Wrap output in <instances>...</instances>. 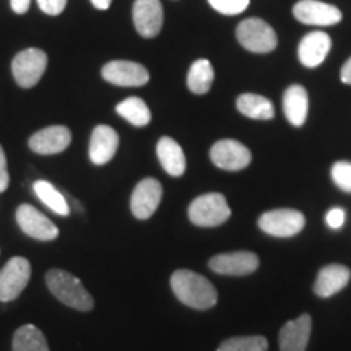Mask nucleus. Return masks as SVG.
I'll use <instances>...</instances> for the list:
<instances>
[{
	"label": "nucleus",
	"mask_w": 351,
	"mask_h": 351,
	"mask_svg": "<svg viewBox=\"0 0 351 351\" xmlns=\"http://www.w3.org/2000/svg\"><path fill=\"white\" fill-rule=\"evenodd\" d=\"M258 257L257 254L249 251L239 252H226L218 254L208 261L210 270L219 275L230 276H244L251 275L258 269Z\"/></svg>",
	"instance_id": "12"
},
{
	"label": "nucleus",
	"mask_w": 351,
	"mask_h": 351,
	"mask_svg": "<svg viewBox=\"0 0 351 351\" xmlns=\"http://www.w3.org/2000/svg\"><path fill=\"white\" fill-rule=\"evenodd\" d=\"M8 182H10V176H8V168H7V156H5V152H3L2 145H0V192L7 191Z\"/></svg>",
	"instance_id": "32"
},
{
	"label": "nucleus",
	"mask_w": 351,
	"mask_h": 351,
	"mask_svg": "<svg viewBox=\"0 0 351 351\" xmlns=\"http://www.w3.org/2000/svg\"><path fill=\"white\" fill-rule=\"evenodd\" d=\"M119 148V135L109 125H96L90 138V160L96 166L109 163Z\"/></svg>",
	"instance_id": "17"
},
{
	"label": "nucleus",
	"mask_w": 351,
	"mask_h": 351,
	"mask_svg": "<svg viewBox=\"0 0 351 351\" xmlns=\"http://www.w3.org/2000/svg\"><path fill=\"white\" fill-rule=\"evenodd\" d=\"M293 15L301 23L313 26H333L343 19L339 7L320 0H300L293 7Z\"/></svg>",
	"instance_id": "10"
},
{
	"label": "nucleus",
	"mask_w": 351,
	"mask_h": 351,
	"mask_svg": "<svg viewBox=\"0 0 351 351\" xmlns=\"http://www.w3.org/2000/svg\"><path fill=\"white\" fill-rule=\"evenodd\" d=\"M283 111L289 124L295 127L304 125L309 112V96L304 86L291 85L285 90Z\"/></svg>",
	"instance_id": "20"
},
{
	"label": "nucleus",
	"mask_w": 351,
	"mask_h": 351,
	"mask_svg": "<svg viewBox=\"0 0 351 351\" xmlns=\"http://www.w3.org/2000/svg\"><path fill=\"white\" fill-rule=\"evenodd\" d=\"M231 217V208L225 195L218 192L204 194L189 205V219L195 226L213 228L228 221Z\"/></svg>",
	"instance_id": "3"
},
{
	"label": "nucleus",
	"mask_w": 351,
	"mask_h": 351,
	"mask_svg": "<svg viewBox=\"0 0 351 351\" xmlns=\"http://www.w3.org/2000/svg\"><path fill=\"white\" fill-rule=\"evenodd\" d=\"M340 77H341V82L346 83V85H351V57L346 60L343 67H341Z\"/></svg>",
	"instance_id": "34"
},
{
	"label": "nucleus",
	"mask_w": 351,
	"mask_h": 351,
	"mask_svg": "<svg viewBox=\"0 0 351 351\" xmlns=\"http://www.w3.org/2000/svg\"><path fill=\"white\" fill-rule=\"evenodd\" d=\"M32 276V265L25 257H13L0 270V301L8 302L16 300Z\"/></svg>",
	"instance_id": "7"
},
{
	"label": "nucleus",
	"mask_w": 351,
	"mask_h": 351,
	"mask_svg": "<svg viewBox=\"0 0 351 351\" xmlns=\"http://www.w3.org/2000/svg\"><path fill=\"white\" fill-rule=\"evenodd\" d=\"M46 285L52 295L65 306L83 311V313L93 309V298L75 275L59 269L49 270L46 274Z\"/></svg>",
	"instance_id": "2"
},
{
	"label": "nucleus",
	"mask_w": 351,
	"mask_h": 351,
	"mask_svg": "<svg viewBox=\"0 0 351 351\" xmlns=\"http://www.w3.org/2000/svg\"><path fill=\"white\" fill-rule=\"evenodd\" d=\"M91 3H93V7L98 8V10H108V8L111 7L112 0H91Z\"/></svg>",
	"instance_id": "35"
},
{
	"label": "nucleus",
	"mask_w": 351,
	"mask_h": 351,
	"mask_svg": "<svg viewBox=\"0 0 351 351\" xmlns=\"http://www.w3.org/2000/svg\"><path fill=\"white\" fill-rule=\"evenodd\" d=\"M215 72L212 64L207 59H199L189 69L187 86L194 95H205L212 88Z\"/></svg>",
	"instance_id": "25"
},
{
	"label": "nucleus",
	"mask_w": 351,
	"mask_h": 351,
	"mask_svg": "<svg viewBox=\"0 0 351 351\" xmlns=\"http://www.w3.org/2000/svg\"><path fill=\"white\" fill-rule=\"evenodd\" d=\"M313 320L309 314H302L295 320H289L280 330V351H306L309 343Z\"/></svg>",
	"instance_id": "18"
},
{
	"label": "nucleus",
	"mask_w": 351,
	"mask_h": 351,
	"mask_svg": "<svg viewBox=\"0 0 351 351\" xmlns=\"http://www.w3.org/2000/svg\"><path fill=\"white\" fill-rule=\"evenodd\" d=\"M33 191L38 199L54 213L60 215V217H67L70 213V205L65 195L60 191H57L51 182L36 181L33 184Z\"/></svg>",
	"instance_id": "26"
},
{
	"label": "nucleus",
	"mask_w": 351,
	"mask_h": 351,
	"mask_svg": "<svg viewBox=\"0 0 351 351\" xmlns=\"http://www.w3.org/2000/svg\"><path fill=\"white\" fill-rule=\"evenodd\" d=\"M236 108L245 117L258 121H270L275 116L274 103L269 98L256 93H244L236 99Z\"/></svg>",
	"instance_id": "22"
},
{
	"label": "nucleus",
	"mask_w": 351,
	"mask_h": 351,
	"mask_svg": "<svg viewBox=\"0 0 351 351\" xmlns=\"http://www.w3.org/2000/svg\"><path fill=\"white\" fill-rule=\"evenodd\" d=\"M163 186L155 178H145L135 186L130 199V210L137 219H148L160 207Z\"/></svg>",
	"instance_id": "9"
},
{
	"label": "nucleus",
	"mask_w": 351,
	"mask_h": 351,
	"mask_svg": "<svg viewBox=\"0 0 351 351\" xmlns=\"http://www.w3.org/2000/svg\"><path fill=\"white\" fill-rule=\"evenodd\" d=\"M47 69V54L38 47L19 52L12 62V72L16 83L25 90L36 86Z\"/></svg>",
	"instance_id": "5"
},
{
	"label": "nucleus",
	"mask_w": 351,
	"mask_h": 351,
	"mask_svg": "<svg viewBox=\"0 0 351 351\" xmlns=\"http://www.w3.org/2000/svg\"><path fill=\"white\" fill-rule=\"evenodd\" d=\"M16 223L25 234L38 241H52L59 236V228L33 205L23 204L16 208Z\"/></svg>",
	"instance_id": "13"
},
{
	"label": "nucleus",
	"mask_w": 351,
	"mask_h": 351,
	"mask_svg": "<svg viewBox=\"0 0 351 351\" xmlns=\"http://www.w3.org/2000/svg\"><path fill=\"white\" fill-rule=\"evenodd\" d=\"M117 114L132 124L134 127H145L150 124L152 111L147 106V103L138 96H130L117 104Z\"/></svg>",
	"instance_id": "24"
},
{
	"label": "nucleus",
	"mask_w": 351,
	"mask_h": 351,
	"mask_svg": "<svg viewBox=\"0 0 351 351\" xmlns=\"http://www.w3.org/2000/svg\"><path fill=\"white\" fill-rule=\"evenodd\" d=\"M332 181L340 191L351 194V163L350 161H337L332 166Z\"/></svg>",
	"instance_id": "28"
},
{
	"label": "nucleus",
	"mask_w": 351,
	"mask_h": 351,
	"mask_svg": "<svg viewBox=\"0 0 351 351\" xmlns=\"http://www.w3.org/2000/svg\"><path fill=\"white\" fill-rule=\"evenodd\" d=\"M38 5L46 15L57 16L67 7V0H38Z\"/></svg>",
	"instance_id": "30"
},
{
	"label": "nucleus",
	"mask_w": 351,
	"mask_h": 351,
	"mask_svg": "<svg viewBox=\"0 0 351 351\" xmlns=\"http://www.w3.org/2000/svg\"><path fill=\"white\" fill-rule=\"evenodd\" d=\"M345 218H346L345 210L340 207H335L328 210V213L326 215V223L328 225V228H332V230H340V228L343 226Z\"/></svg>",
	"instance_id": "31"
},
{
	"label": "nucleus",
	"mask_w": 351,
	"mask_h": 351,
	"mask_svg": "<svg viewBox=\"0 0 351 351\" xmlns=\"http://www.w3.org/2000/svg\"><path fill=\"white\" fill-rule=\"evenodd\" d=\"M208 3L223 15H239L249 7L251 0H208Z\"/></svg>",
	"instance_id": "29"
},
{
	"label": "nucleus",
	"mask_w": 351,
	"mask_h": 351,
	"mask_svg": "<svg viewBox=\"0 0 351 351\" xmlns=\"http://www.w3.org/2000/svg\"><path fill=\"white\" fill-rule=\"evenodd\" d=\"M171 288L176 298L192 309H210L218 301V293L213 285L192 270H176L171 276Z\"/></svg>",
	"instance_id": "1"
},
{
	"label": "nucleus",
	"mask_w": 351,
	"mask_h": 351,
	"mask_svg": "<svg viewBox=\"0 0 351 351\" xmlns=\"http://www.w3.org/2000/svg\"><path fill=\"white\" fill-rule=\"evenodd\" d=\"M332 49V39L324 32L307 33L298 46V57L307 69L319 67Z\"/></svg>",
	"instance_id": "16"
},
{
	"label": "nucleus",
	"mask_w": 351,
	"mask_h": 351,
	"mask_svg": "<svg viewBox=\"0 0 351 351\" xmlns=\"http://www.w3.org/2000/svg\"><path fill=\"white\" fill-rule=\"evenodd\" d=\"M29 2H32V0H10V5L13 8V12L19 13V15H23V13L28 12Z\"/></svg>",
	"instance_id": "33"
},
{
	"label": "nucleus",
	"mask_w": 351,
	"mask_h": 351,
	"mask_svg": "<svg viewBox=\"0 0 351 351\" xmlns=\"http://www.w3.org/2000/svg\"><path fill=\"white\" fill-rule=\"evenodd\" d=\"M134 25L142 38H155L163 28V5L160 0H135L134 3Z\"/></svg>",
	"instance_id": "14"
},
{
	"label": "nucleus",
	"mask_w": 351,
	"mask_h": 351,
	"mask_svg": "<svg viewBox=\"0 0 351 351\" xmlns=\"http://www.w3.org/2000/svg\"><path fill=\"white\" fill-rule=\"evenodd\" d=\"M101 75L116 86H143L150 80L148 70L130 60H111L101 70Z\"/></svg>",
	"instance_id": "11"
},
{
	"label": "nucleus",
	"mask_w": 351,
	"mask_h": 351,
	"mask_svg": "<svg viewBox=\"0 0 351 351\" xmlns=\"http://www.w3.org/2000/svg\"><path fill=\"white\" fill-rule=\"evenodd\" d=\"M72 142V132L65 125H51L36 132L29 138V148L38 155H57L67 150Z\"/></svg>",
	"instance_id": "15"
},
{
	"label": "nucleus",
	"mask_w": 351,
	"mask_h": 351,
	"mask_svg": "<svg viewBox=\"0 0 351 351\" xmlns=\"http://www.w3.org/2000/svg\"><path fill=\"white\" fill-rule=\"evenodd\" d=\"M304 225V215L291 208L270 210L258 218V228L267 234L275 236V238H291V236L302 231Z\"/></svg>",
	"instance_id": "6"
},
{
	"label": "nucleus",
	"mask_w": 351,
	"mask_h": 351,
	"mask_svg": "<svg viewBox=\"0 0 351 351\" xmlns=\"http://www.w3.org/2000/svg\"><path fill=\"white\" fill-rule=\"evenodd\" d=\"M236 36L244 49L256 52V54H267L276 47V33L271 26L261 19L243 20L236 29Z\"/></svg>",
	"instance_id": "4"
},
{
	"label": "nucleus",
	"mask_w": 351,
	"mask_h": 351,
	"mask_svg": "<svg viewBox=\"0 0 351 351\" xmlns=\"http://www.w3.org/2000/svg\"><path fill=\"white\" fill-rule=\"evenodd\" d=\"M269 341L262 335L231 337L218 346L217 351H267Z\"/></svg>",
	"instance_id": "27"
},
{
	"label": "nucleus",
	"mask_w": 351,
	"mask_h": 351,
	"mask_svg": "<svg viewBox=\"0 0 351 351\" xmlns=\"http://www.w3.org/2000/svg\"><path fill=\"white\" fill-rule=\"evenodd\" d=\"M351 278V271L348 267L340 263H330L320 269L317 278L314 283V293L319 298H330L341 291Z\"/></svg>",
	"instance_id": "19"
},
{
	"label": "nucleus",
	"mask_w": 351,
	"mask_h": 351,
	"mask_svg": "<svg viewBox=\"0 0 351 351\" xmlns=\"http://www.w3.org/2000/svg\"><path fill=\"white\" fill-rule=\"evenodd\" d=\"M210 158H212V163L219 169L241 171L251 165L252 155L251 150L238 140L226 138L213 143Z\"/></svg>",
	"instance_id": "8"
},
{
	"label": "nucleus",
	"mask_w": 351,
	"mask_h": 351,
	"mask_svg": "<svg viewBox=\"0 0 351 351\" xmlns=\"http://www.w3.org/2000/svg\"><path fill=\"white\" fill-rule=\"evenodd\" d=\"M156 155L163 169L173 178H181L186 173V155L181 145L171 137H161L156 145Z\"/></svg>",
	"instance_id": "21"
},
{
	"label": "nucleus",
	"mask_w": 351,
	"mask_h": 351,
	"mask_svg": "<svg viewBox=\"0 0 351 351\" xmlns=\"http://www.w3.org/2000/svg\"><path fill=\"white\" fill-rule=\"evenodd\" d=\"M13 351H49V345L36 326L25 324L13 335Z\"/></svg>",
	"instance_id": "23"
}]
</instances>
